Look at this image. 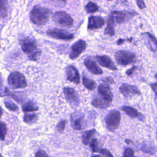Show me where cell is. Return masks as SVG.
Masks as SVG:
<instances>
[{
  "mask_svg": "<svg viewBox=\"0 0 157 157\" xmlns=\"http://www.w3.org/2000/svg\"><path fill=\"white\" fill-rule=\"evenodd\" d=\"M114 56L117 64L123 66L134 63L136 61L135 54L126 50L117 51Z\"/></svg>",
  "mask_w": 157,
  "mask_h": 157,
  "instance_id": "3",
  "label": "cell"
},
{
  "mask_svg": "<svg viewBox=\"0 0 157 157\" xmlns=\"http://www.w3.org/2000/svg\"><path fill=\"white\" fill-rule=\"evenodd\" d=\"M50 13L51 12L48 9L36 5L31 11V20L35 25H44L48 21Z\"/></svg>",
  "mask_w": 157,
  "mask_h": 157,
  "instance_id": "2",
  "label": "cell"
},
{
  "mask_svg": "<svg viewBox=\"0 0 157 157\" xmlns=\"http://www.w3.org/2000/svg\"><path fill=\"white\" fill-rule=\"evenodd\" d=\"M136 68V66H134V67H131V69H128V71H126V75H128V76H130V75H131L133 74L134 71H135Z\"/></svg>",
  "mask_w": 157,
  "mask_h": 157,
  "instance_id": "40",
  "label": "cell"
},
{
  "mask_svg": "<svg viewBox=\"0 0 157 157\" xmlns=\"http://www.w3.org/2000/svg\"><path fill=\"white\" fill-rule=\"evenodd\" d=\"M7 129L6 124L2 121H0V140H4L7 134Z\"/></svg>",
  "mask_w": 157,
  "mask_h": 157,
  "instance_id": "29",
  "label": "cell"
},
{
  "mask_svg": "<svg viewBox=\"0 0 157 157\" xmlns=\"http://www.w3.org/2000/svg\"><path fill=\"white\" fill-rule=\"evenodd\" d=\"M90 146L93 152H99L100 150L98 146V140L96 139H92L90 142Z\"/></svg>",
  "mask_w": 157,
  "mask_h": 157,
  "instance_id": "31",
  "label": "cell"
},
{
  "mask_svg": "<svg viewBox=\"0 0 157 157\" xmlns=\"http://www.w3.org/2000/svg\"><path fill=\"white\" fill-rule=\"evenodd\" d=\"M156 140H157V131H156Z\"/></svg>",
  "mask_w": 157,
  "mask_h": 157,
  "instance_id": "47",
  "label": "cell"
},
{
  "mask_svg": "<svg viewBox=\"0 0 157 157\" xmlns=\"http://www.w3.org/2000/svg\"><path fill=\"white\" fill-rule=\"evenodd\" d=\"M120 120L121 114L117 110H110L105 117L106 127L110 131H114L118 128Z\"/></svg>",
  "mask_w": 157,
  "mask_h": 157,
  "instance_id": "4",
  "label": "cell"
},
{
  "mask_svg": "<svg viewBox=\"0 0 157 157\" xmlns=\"http://www.w3.org/2000/svg\"><path fill=\"white\" fill-rule=\"evenodd\" d=\"M105 24L103 18L98 16H91L88 18V29L93 30L102 28Z\"/></svg>",
  "mask_w": 157,
  "mask_h": 157,
  "instance_id": "15",
  "label": "cell"
},
{
  "mask_svg": "<svg viewBox=\"0 0 157 157\" xmlns=\"http://www.w3.org/2000/svg\"><path fill=\"white\" fill-rule=\"evenodd\" d=\"M7 2L6 1H0V17L1 18H5L7 13Z\"/></svg>",
  "mask_w": 157,
  "mask_h": 157,
  "instance_id": "28",
  "label": "cell"
},
{
  "mask_svg": "<svg viewBox=\"0 0 157 157\" xmlns=\"http://www.w3.org/2000/svg\"><path fill=\"white\" fill-rule=\"evenodd\" d=\"M85 48L86 42L82 39L77 40L71 47V52L69 53V58L71 59H75L77 58L79 55L85 50Z\"/></svg>",
  "mask_w": 157,
  "mask_h": 157,
  "instance_id": "9",
  "label": "cell"
},
{
  "mask_svg": "<svg viewBox=\"0 0 157 157\" xmlns=\"http://www.w3.org/2000/svg\"><path fill=\"white\" fill-rule=\"evenodd\" d=\"M47 34L53 38L65 40H69L74 37L73 34L59 29H50L47 31Z\"/></svg>",
  "mask_w": 157,
  "mask_h": 157,
  "instance_id": "8",
  "label": "cell"
},
{
  "mask_svg": "<svg viewBox=\"0 0 157 157\" xmlns=\"http://www.w3.org/2000/svg\"><path fill=\"white\" fill-rule=\"evenodd\" d=\"M65 125H66V121L65 120H62L58 124V125L56 126V130L59 132H63L64 130V128H65Z\"/></svg>",
  "mask_w": 157,
  "mask_h": 157,
  "instance_id": "34",
  "label": "cell"
},
{
  "mask_svg": "<svg viewBox=\"0 0 157 157\" xmlns=\"http://www.w3.org/2000/svg\"><path fill=\"white\" fill-rule=\"evenodd\" d=\"M150 86H151L152 90L154 91L156 97H157V83H151Z\"/></svg>",
  "mask_w": 157,
  "mask_h": 157,
  "instance_id": "38",
  "label": "cell"
},
{
  "mask_svg": "<svg viewBox=\"0 0 157 157\" xmlns=\"http://www.w3.org/2000/svg\"><path fill=\"white\" fill-rule=\"evenodd\" d=\"M133 157H135V156H133Z\"/></svg>",
  "mask_w": 157,
  "mask_h": 157,
  "instance_id": "48",
  "label": "cell"
},
{
  "mask_svg": "<svg viewBox=\"0 0 157 157\" xmlns=\"http://www.w3.org/2000/svg\"><path fill=\"white\" fill-rule=\"evenodd\" d=\"M0 157H3V156H2V155L0 154Z\"/></svg>",
  "mask_w": 157,
  "mask_h": 157,
  "instance_id": "46",
  "label": "cell"
},
{
  "mask_svg": "<svg viewBox=\"0 0 157 157\" xmlns=\"http://www.w3.org/2000/svg\"><path fill=\"white\" fill-rule=\"evenodd\" d=\"M136 2H137V4L138 7H139L140 9H143L145 8L146 5H145V2H144V1L138 0V1H136Z\"/></svg>",
  "mask_w": 157,
  "mask_h": 157,
  "instance_id": "37",
  "label": "cell"
},
{
  "mask_svg": "<svg viewBox=\"0 0 157 157\" xmlns=\"http://www.w3.org/2000/svg\"><path fill=\"white\" fill-rule=\"evenodd\" d=\"M2 109H1V107H0V118L1 117V116H2Z\"/></svg>",
  "mask_w": 157,
  "mask_h": 157,
  "instance_id": "43",
  "label": "cell"
},
{
  "mask_svg": "<svg viewBox=\"0 0 157 157\" xmlns=\"http://www.w3.org/2000/svg\"><path fill=\"white\" fill-rule=\"evenodd\" d=\"M104 82L105 83H107V84H109V83H114V80L113 79L110 77H105L104 78Z\"/></svg>",
  "mask_w": 157,
  "mask_h": 157,
  "instance_id": "39",
  "label": "cell"
},
{
  "mask_svg": "<svg viewBox=\"0 0 157 157\" xmlns=\"http://www.w3.org/2000/svg\"><path fill=\"white\" fill-rule=\"evenodd\" d=\"M115 20L113 16L112 13L110 14L108 19H107V25L106 28L105 29V34H107L110 36H113L115 34Z\"/></svg>",
  "mask_w": 157,
  "mask_h": 157,
  "instance_id": "20",
  "label": "cell"
},
{
  "mask_svg": "<svg viewBox=\"0 0 157 157\" xmlns=\"http://www.w3.org/2000/svg\"><path fill=\"white\" fill-rule=\"evenodd\" d=\"M20 44L23 52L28 56L31 60L37 59L41 52L39 50L34 39L31 37H23L20 40Z\"/></svg>",
  "mask_w": 157,
  "mask_h": 157,
  "instance_id": "1",
  "label": "cell"
},
{
  "mask_svg": "<svg viewBox=\"0 0 157 157\" xmlns=\"http://www.w3.org/2000/svg\"><path fill=\"white\" fill-rule=\"evenodd\" d=\"M37 120V115L36 113H25L23 117V120L28 124L34 123Z\"/></svg>",
  "mask_w": 157,
  "mask_h": 157,
  "instance_id": "25",
  "label": "cell"
},
{
  "mask_svg": "<svg viewBox=\"0 0 157 157\" xmlns=\"http://www.w3.org/2000/svg\"><path fill=\"white\" fill-rule=\"evenodd\" d=\"M110 104L101 98H95L91 101L92 105L99 109H106L110 106Z\"/></svg>",
  "mask_w": 157,
  "mask_h": 157,
  "instance_id": "21",
  "label": "cell"
},
{
  "mask_svg": "<svg viewBox=\"0 0 157 157\" xmlns=\"http://www.w3.org/2000/svg\"><path fill=\"white\" fill-rule=\"evenodd\" d=\"M98 92L101 98L110 103L112 102L113 94L108 84L105 83H101L98 86Z\"/></svg>",
  "mask_w": 157,
  "mask_h": 157,
  "instance_id": "11",
  "label": "cell"
},
{
  "mask_svg": "<svg viewBox=\"0 0 157 157\" xmlns=\"http://www.w3.org/2000/svg\"><path fill=\"white\" fill-rule=\"evenodd\" d=\"M35 157H49V156L45 151L42 150H40L36 153Z\"/></svg>",
  "mask_w": 157,
  "mask_h": 157,
  "instance_id": "36",
  "label": "cell"
},
{
  "mask_svg": "<svg viewBox=\"0 0 157 157\" xmlns=\"http://www.w3.org/2000/svg\"><path fill=\"white\" fill-rule=\"evenodd\" d=\"M125 142H126V144H129V143L132 142V141H131V140H129V139H126V140H125Z\"/></svg>",
  "mask_w": 157,
  "mask_h": 157,
  "instance_id": "42",
  "label": "cell"
},
{
  "mask_svg": "<svg viewBox=\"0 0 157 157\" xmlns=\"http://www.w3.org/2000/svg\"><path fill=\"white\" fill-rule=\"evenodd\" d=\"M145 40V43L147 47L152 52L157 51V40L156 39L149 33H145L142 34Z\"/></svg>",
  "mask_w": 157,
  "mask_h": 157,
  "instance_id": "17",
  "label": "cell"
},
{
  "mask_svg": "<svg viewBox=\"0 0 157 157\" xmlns=\"http://www.w3.org/2000/svg\"><path fill=\"white\" fill-rule=\"evenodd\" d=\"M134 151L131 148H126L124 151L123 157H133Z\"/></svg>",
  "mask_w": 157,
  "mask_h": 157,
  "instance_id": "32",
  "label": "cell"
},
{
  "mask_svg": "<svg viewBox=\"0 0 157 157\" xmlns=\"http://www.w3.org/2000/svg\"><path fill=\"white\" fill-rule=\"evenodd\" d=\"M120 92L125 97H131L135 95H140L141 92L138 88L127 83H123L119 88Z\"/></svg>",
  "mask_w": 157,
  "mask_h": 157,
  "instance_id": "12",
  "label": "cell"
},
{
  "mask_svg": "<svg viewBox=\"0 0 157 157\" xmlns=\"http://www.w3.org/2000/svg\"><path fill=\"white\" fill-rule=\"evenodd\" d=\"M84 64L87 69L93 74L101 75L103 72L102 69L97 65V64L91 59H86L84 61Z\"/></svg>",
  "mask_w": 157,
  "mask_h": 157,
  "instance_id": "18",
  "label": "cell"
},
{
  "mask_svg": "<svg viewBox=\"0 0 157 157\" xmlns=\"http://www.w3.org/2000/svg\"><path fill=\"white\" fill-rule=\"evenodd\" d=\"M83 114L78 112H74L71 115V122L73 128L75 130H81L83 129Z\"/></svg>",
  "mask_w": 157,
  "mask_h": 157,
  "instance_id": "16",
  "label": "cell"
},
{
  "mask_svg": "<svg viewBox=\"0 0 157 157\" xmlns=\"http://www.w3.org/2000/svg\"><path fill=\"white\" fill-rule=\"evenodd\" d=\"M8 83L13 89L23 88L27 86L24 75L17 71L13 72L9 75Z\"/></svg>",
  "mask_w": 157,
  "mask_h": 157,
  "instance_id": "5",
  "label": "cell"
},
{
  "mask_svg": "<svg viewBox=\"0 0 157 157\" xmlns=\"http://www.w3.org/2000/svg\"><path fill=\"white\" fill-rule=\"evenodd\" d=\"M67 79L75 84L80 83V75L77 69L72 65L68 66L66 68Z\"/></svg>",
  "mask_w": 157,
  "mask_h": 157,
  "instance_id": "13",
  "label": "cell"
},
{
  "mask_svg": "<svg viewBox=\"0 0 157 157\" xmlns=\"http://www.w3.org/2000/svg\"><path fill=\"white\" fill-rule=\"evenodd\" d=\"M121 110L131 118H138L141 121L144 120V115H142L137 110L132 107L123 106V107H121Z\"/></svg>",
  "mask_w": 157,
  "mask_h": 157,
  "instance_id": "19",
  "label": "cell"
},
{
  "mask_svg": "<svg viewBox=\"0 0 157 157\" xmlns=\"http://www.w3.org/2000/svg\"><path fill=\"white\" fill-rule=\"evenodd\" d=\"M95 59L101 66H103L104 67H106L113 71H116L117 69L116 66L115 65L112 60L106 55H97L95 57Z\"/></svg>",
  "mask_w": 157,
  "mask_h": 157,
  "instance_id": "14",
  "label": "cell"
},
{
  "mask_svg": "<svg viewBox=\"0 0 157 157\" xmlns=\"http://www.w3.org/2000/svg\"><path fill=\"white\" fill-rule=\"evenodd\" d=\"M99 9V6L93 2H89L85 6V10L87 13H93L97 12Z\"/></svg>",
  "mask_w": 157,
  "mask_h": 157,
  "instance_id": "26",
  "label": "cell"
},
{
  "mask_svg": "<svg viewBox=\"0 0 157 157\" xmlns=\"http://www.w3.org/2000/svg\"><path fill=\"white\" fill-rule=\"evenodd\" d=\"M155 77H156V78H157V74H155Z\"/></svg>",
  "mask_w": 157,
  "mask_h": 157,
  "instance_id": "45",
  "label": "cell"
},
{
  "mask_svg": "<svg viewBox=\"0 0 157 157\" xmlns=\"http://www.w3.org/2000/svg\"><path fill=\"white\" fill-rule=\"evenodd\" d=\"M91 157H101V156L99 155H92Z\"/></svg>",
  "mask_w": 157,
  "mask_h": 157,
  "instance_id": "44",
  "label": "cell"
},
{
  "mask_svg": "<svg viewBox=\"0 0 157 157\" xmlns=\"http://www.w3.org/2000/svg\"><path fill=\"white\" fill-rule=\"evenodd\" d=\"M114 18L115 22L117 23H122L125 21H129L132 17L137 15V13L134 11H126V10H121L117 11L114 10L112 11L111 13Z\"/></svg>",
  "mask_w": 157,
  "mask_h": 157,
  "instance_id": "7",
  "label": "cell"
},
{
  "mask_svg": "<svg viewBox=\"0 0 157 157\" xmlns=\"http://www.w3.org/2000/svg\"><path fill=\"white\" fill-rule=\"evenodd\" d=\"M140 150L146 153H149L150 155H153L156 152V148L155 147L148 145V144H143L141 145Z\"/></svg>",
  "mask_w": 157,
  "mask_h": 157,
  "instance_id": "27",
  "label": "cell"
},
{
  "mask_svg": "<svg viewBox=\"0 0 157 157\" xmlns=\"http://www.w3.org/2000/svg\"><path fill=\"white\" fill-rule=\"evenodd\" d=\"M132 40V38H131V39H120L117 42V44L118 45H120V44H121L122 43H123L125 40H128V41H129V42H131V40Z\"/></svg>",
  "mask_w": 157,
  "mask_h": 157,
  "instance_id": "41",
  "label": "cell"
},
{
  "mask_svg": "<svg viewBox=\"0 0 157 157\" xmlns=\"http://www.w3.org/2000/svg\"><path fill=\"white\" fill-rule=\"evenodd\" d=\"M99 152L104 156V157H113L112 154L107 149H101Z\"/></svg>",
  "mask_w": 157,
  "mask_h": 157,
  "instance_id": "35",
  "label": "cell"
},
{
  "mask_svg": "<svg viewBox=\"0 0 157 157\" xmlns=\"http://www.w3.org/2000/svg\"><path fill=\"white\" fill-rule=\"evenodd\" d=\"M53 21L58 25L64 27H71L73 25L72 18L66 12L58 11L54 13L53 16Z\"/></svg>",
  "mask_w": 157,
  "mask_h": 157,
  "instance_id": "6",
  "label": "cell"
},
{
  "mask_svg": "<svg viewBox=\"0 0 157 157\" xmlns=\"http://www.w3.org/2000/svg\"><path fill=\"white\" fill-rule=\"evenodd\" d=\"M4 104H5L6 107L10 111L15 112V111L18 110V106L15 103L11 102L10 101L5 100L4 101Z\"/></svg>",
  "mask_w": 157,
  "mask_h": 157,
  "instance_id": "30",
  "label": "cell"
},
{
  "mask_svg": "<svg viewBox=\"0 0 157 157\" xmlns=\"http://www.w3.org/2000/svg\"><path fill=\"white\" fill-rule=\"evenodd\" d=\"M82 83H83V85H84V86L90 90H93L96 87V82L94 80L88 78L86 76H83Z\"/></svg>",
  "mask_w": 157,
  "mask_h": 157,
  "instance_id": "22",
  "label": "cell"
},
{
  "mask_svg": "<svg viewBox=\"0 0 157 157\" xmlns=\"http://www.w3.org/2000/svg\"><path fill=\"white\" fill-rule=\"evenodd\" d=\"M63 92L67 101L73 106H77L80 103V99L77 93L74 88L64 87Z\"/></svg>",
  "mask_w": 157,
  "mask_h": 157,
  "instance_id": "10",
  "label": "cell"
},
{
  "mask_svg": "<svg viewBox=\"0 0 157 157\" xmlns=\"http://www.w3.org/2000/svg\"><path fill=\"white\" fill-rule=\"evenodd\" d=\"M38 110V107L33 101H28L22 105V110L24 112H34Z\"/></svg>",
  "mask_w": 157,
  "mask_h": 157,
  "instance_id": "23",
  "label": "cell"
},
{
  "mask_svg": "<svg viewBox=\"0 0 157 157\" xmlns=\"http://www.w3.org/2000/svg\"><path fill=\"white\" fill-rule=\"evenodd\" d=\"M5 93H6V94L7 95V96H10V97H12V98H13L16 101H17V102H21L20 100H19V98L18 97V96H17L16 95H15V94H14L13 93H12L11 91H10V90H9V89H7V88H6V89H5Z\"/></svg>",
  "mask_w": 157,
  "mask_h": 157,
  "instance_id": "33",
  "label": "cell"
},
{
  "mask_svg": "<svg viewBox=\"0 0 157 157\" xmlns=\"http://www.w3.org/2000/svg\"><path fill=\"white\" fill-rule=\"evenodd\" d=\"M95 132H96V130L94 129H91V130L85 132L83 134V136L82 137V143L85 145H87L88 144V143L90 142V139L94 136Z\"/></svg>",
  "mask_w": 157,
  "mask_h": 157,
  "instance_id": "24",
  "label": "cell"
}]
</instances>
